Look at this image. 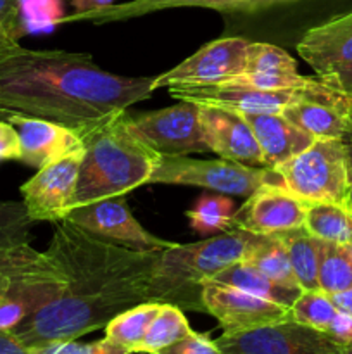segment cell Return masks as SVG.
I'll return each mask as SVG.
<instances>
[{"mask_svg":"<svg viewBox=\"0 0 352 354\" xmlns=\"http://www.w3.org/2000/svg\"><path fill=\"white\" fill-rule=\"evenodd\" d=\"M83 152L85 149L37 169V175L21 185L23 204L31 221L59 223L64 220L78 182Z\"/></svg>","mask_w":352,"mask_h":354,"instance_id":"obj_14","label":"cell"},{"mask_svg":"<svg viewBox=\"0 0 352 354\" xmlns=\"http://www.w3.org/2000/svg\"><path fill=\"white\" fill-rule=\"evenodd\" d=\"M148 183L164 185H190L214 190L216 194L248 197L259 187L275 183L282 185V178L271 168H255L244 162L213 159L199 161L188 156H161L157 168L152 173Z\"/></svg>","mask_w":352,"mask_h":354,"instance_id":"obj_7","label":"cell"},{"mask_svg":"<svg viewBox=\"0 0 352 354\" xmlns=\"http://www.w3.org/2000/svg\"><path fill=\"white\" fill-rule=\"evenodd\" d=\"M193 334L182 308L175 304H161L157 315L148 327L147 335L140 346V353L155 354L182 339Z\"/></svg>","mask_w":352,"mask_h":354,"instance_id":"obj_29","label":"cell"},{"mask_svg":"<svg viewBox=\"0 0 352 354\" xmlns=\"http://www.w3.org/2000/svg\"><path fill=\"white\" fill-rule=\"evenodd\" d=\"M0 354H31L30 348L10 330H0Z\"/></svg>","mask_w":352,"mask_h":354,"instance_id":"obj_39","label":"cell"},{"mask_svg":"<svg viewBox=\"0 0 352 354\" xmlns=\"http://www.w3.org/2000/svg\"><path fill=\"white\" fill-rule=\"evenodd\" d=\"M351 95H352V92H351Z\"/></svg>","mask_w":352,"mask_h":354,"instance_id":"obj_48","label":"cell"},{"mask_svg":"<svg viewBox=\"0 0 352 354\" xmlns=\"http://www.w3.org/2000/svg\"><path fill=\"white\" fill-rule=\"evenodd\" d=\"M342 140H344L345 144V149H347V158H349V180H351V194H352V123L351 127H349L347 133L342 137Z\"/></svg>","mask_w":352,"mask_h":354,"instance_id":"obj_43","label":"cell"},{"mask_svg":"<svg viewBox=\"0 0 352 354\" xmlns=\"http://www.w3.org/2000/svg\"><path fill=\"white\" fill-rule=\"evenodd\" d=\"M304 201L290 194L283 185L268 183L247 197L235 211L233 228L257 235H280L304 227Z\"/></svg>","mask_w":352,"mask_h":354,"instance_id":"obj_16","label":"cell"},{"mask_svg":"<svg viewBox=\"0 0 352 354\" xmlns=\"http://www.w3.org/2000/svg\"><path fill=\"white\" fill-rule=\"evenodd\" d=\"M244 261L286 289L302 290L293 273L289 252L278 235H259L245 252Z\"/></svg>","mask_w":352,"mask_h":354,"instance_id":"obj_23","label":"cell"},{"mask_svg":"<svg viewBox=\"0 0 352 354\" xmlns=\"http://www.w3.org/2000/svg\"><path fill=\"white\" fill-rule=\"evenodd\" d=\"M21 142L16 128L7 121H0V162L19 161Z\"/></svg>","mask_w":352,"mask_h":354,"instance_id":"obj_36","label":"cell"},{"mask_svg":"<svg viewBox=\"0 0 352 354\" xmlns=\"http://www.w3.org/2000/svg\"><path fill=\"white\" fill-rule=\"evenodd\" d=\"M23 16L19 0H0V57L19 47Z\"/></svg>","mask_w":352,"mask_h":354,"instance_id":"obj_33","label":"cell"},{"mask_svg":"<svg viewBox=\"0 0 352 354\" xmlns=\"http://www.w3.org/2000/svg\"><path fill=\"white\" fill-rule=\"evenodd\" d=\"M342 354H352V342L342 346Z\"/></svg>","mask_w":352,"mask_h":354,"instance_id":"obj_44","label":"cell"},{"mask_svg":"<svg viewBox=\"0 0 352 354\" xmlns=\"http://www.w3.org/2000/svg\"><path fill=\"white\" fill-rule=\"evenodd\" d=\"M304 228L320 241L351 245L352 207L347 204L331 203L307 204Z\"/></svg>","mask_w":352,"mask_h":354,"instance_id":"obj_24","label":"cell"},{"mask_svg":"<svg viewBox=\"0 0 352 354\" xmlns=\"http://www.w3.org/2000/svg\"><path fill=\"white\" fill-rule=\"evenodd\" d=\"M285 2H293V0H231L224 12H255V10Z\"/></svg>","mask_w":352,"mask_h":354,"instance_id":"obj_37","label":"cell"},{"mask_svg":"<svg viewBox=\"0 0 352 354\" xmlns=\"http://www.w3.org/2000/svg\"><path fill=\"white\" fill-rule=\"evenodd\" d=\"M224 354H342V342L292 318L216 339Z\"/></svg>","mask_w":352,"mask_h":354,"instance_id":"obj_9","label":"cell"},{"mask_svg":"<svg viewBox=\"0 0 352 354\" xmlns=\"http://www.w3.org/2000/svg\"><path fill=\"white\" fill-rule=\"evenodd\" d=\"M154 76H121L90 54L17 47L0 57V107L79 135L152 97Z\"/></svg>","mask_w":352,"mask_h":354,"instance_id":"obj_2","label":"cell"},{"mask_svg":"<svg viewBox=\"0 0 352 354\" xmlns=\"http://www.w3.org/2000/svg\"><path fill=\"white\" fill-rule=\"evenodd\" d=\"M282 185L306 204L351 201L347 149L342 138L314 140L306 151L275 166Z\"/></svg>","mask_w":352,"mask_h":354,"instance_id":"obj_6","label":"cell"},{"mask_svg":"<svg viewBox=\"0 0 352 354\" xmlns=\"http://www.w3.org/2000/svg\"><path fill=\"white\" fill-rule=\"evenodd\" d=\"M331 301L335 303V306L342 311V313L352 317V289L344 290V292H338L330 296Z\"/></svg>","mask_w":352,"mask_h":354,"instance_id":"obj_42","label":"cell"},{"mask_svg":"<svg viewBox=\"0 0 352 354\" xmlns=\"http://www.w3.org/2000/svg\"><path fill=\"white\" fill-rule=\"evenodd\" d=\"M347 249H349V254H351V258H352V244L347 245Z\"/></svg>","mask_w":352,"mask_h":354,"instance_id":"obj_46","label":"cell"},{"mask_svg":"<svg viewBox=\"0 0 352 354\" xmlns=\"http://www.w3.org/2000/svg\"><path fill=\"white\" fill-rule=\"evenodd\" d=\"M64 287V275L47 251L24 244L0 256V330L12 332L57 299Z\"/></svg>","mask_w":352,"mask_h":354,"instance_id":"obj_5","label":"cell"},{"mask_svg":"<svg viewBox=\"0 0 352 354\" xmlns=\"http://www.w3.org/2000/svg\"><path fill=\"white\" fill-rule=\"evenodd\" d=\"M114 0H72L75 12H88V10L104 9L107 6H113Z\"/></svg>","mask_w":352,"mask_h":354,"instance_id":"obj_41","label":"cell"},{"mask_svg":"<svg viewBox=\"0 0 352 354\" xmlns=\"http://www.w3.org/2000/svg\"><path fill=\"white\" fill-rule=\"evenodd\" d=\"M297 52L317 76L352 66V10L306 31Z\"/></svg>","mask_w":352,"mask_h":354,"instance_id":"obj_19","label":"cell"},{"mask_svg":"<svg viewBox=\"0 0 352 354\" xmlns=\"http://www.w3.org/2000/svg\"><path fill=\"white\" fill-rule=\"evenodd\" d=\"M328 334L331 337H335L337 341H340L342 344H347V342H352V317L345 313H338V317L335 318L333 325L328 330Z\"/></svg>","mask_w":352,"mask_h":354,"instance_id":"obj_38","label":"cell"},{"mask_svg":"<svg viewBox=\"0 0 352 354\" xmlns=\"http://www.w3.org/2000/svg\"><path fill=\"white\" fill-rule=\"evenodd\" d=\"M304 88L259 90L252 88V86L237 85V83L173 85L169 86V95L176 100H188L197 106L219 107V109L231 111V113L280 114L283 107L293 102Z\"/></svg>","mask_w":352,"mask_h":354,"instance_id":"obj_15","label":"cell"},{"mask_svg":"<svg viewBox=\"0 0 352 354\" xmlns=\"http://www.w3.org/2000/svg\"><path fill=\"white\" fill-rule=\"evenodd\" d=\"M211 282L237 287V289L245 290V292L266 297V299L285 304V306H292V303L297 299V296L302 292V290L286 289V287L273 282V280H269L268 277L262 275L259 270H255L254 266L248 265V263L245 261H238L235 263V265L228 266L223 272L217 273Z\"/></svg>","mask_w":352,"mask_h":354,"instance_id":"obj_26","label":"cell"},{"mask_svg":"<svg viewBox=\"0 0 352 354\" xmlns=\"http://www.w3.org/2000/svg\"><path fill=\"white\" fill-rule=\"evenodd\" d=\"M251 41L242 37L217 38L178 66L154 76L152 90L173 85H217L240 75Z\"/></svg>","mask_w":352,"mask_h":354,"instance_id":"obj_11","label":"cell"},{"mask_svg":"<svg viewBox=\"0 0 352 354\" xmlns=\"http://www.w3.org/2000/svg\"><path fill=\"white\" fill-rule=\"evenodd\" d=\"M316 78L297 73V62L283 48L251 41L240 75L224 83L252 86L259 90H286L309 86Z\"/></svg>","mask_w":352,"mask_h":354,"instance_id":"obj_20","label":"cell"},{"mask_svg":"<svg viewBox=\"0 0 352 354\" xmlns=\"http://www.w3.org/2000/svg\"><path fill=\"white\" fill-rule=\"evenodd\" d=\"M155 354H224L216 341L206 334H190L188 337L161 349Z\"/></svg>","mask_w":352,"mask_h":354,"instance_id":"obj_35","label":"cell"},{"mask_svg":"<svg viewBox=\"0 0 352 354\" xmlns=\"http://www.w3.org/2000/svg\"><path fill=\"white\" fill-rule=\"evenodd\" d=\"M79 137L85 152L68 211L109 197L126 196L147 185L161 159V154L135 137L128 127L126 111Z\"/></svg>","mask_w":352,"mask_h":354,"instance_id":"obj_3","label":"cell"},{"mask_svg":"<svg viewBox=\"0 0 352 354\" xmlns=\"http://www.w3.org/2000/svg\"><path fill=\"white\" fill-rule=\"evenodd\" d=\"M107 354H128V353L124 351V349H121V348H117V346H114V348L110 349V351L107 353Z\"/></svg>","mask_w":352,"mask_h":354,"instance_id":"obj_45","label":"cell"},{"mask_svg":"<svg viewBox=\"0 0 352 354\" xmlns=\"http://www.w3.org/2000/svg\"><path fill=\"white\" fill-rule=\"evenodd\" d=\"M231 0H130L123 3H113L104 9L88 10V12H72L71 16H62L61 23H92L109 24L116 21L133 19L157 10L175 9V7H206V9L224 12Z\"/></svg>","mask_w":352,"mask_h":354,"instance_id":"obj_22","label":"cell"},{"mask_svg":"<svg viewBox=\"0 0 352 354\" xmlns=\"http://www.w3.org/2000/svg\"><path fill=\"white\" fill-rule=\"evenodd\" d=\"M349 206L352 207V194H351V201H349Z\"/></svg>","mask_w":352,"mask_h":354,"instance_id":"obj_47","label":"cell"},{"mask_svg":"<svg viewBox=\"0 0 352 354\" xmlns=\"http://www.w3.org/2000/svg\"><path fill=\"white\" fill-rule=\"evenodd\" d=\"M247 121L262 154V166L275 168L293 156L306 151L314 142L313 137L290 123L282 114L237 113Z\"/></svg>","mask_w":352,"mask_h":354,"instance_id":"obj_21","label":"cell"},{"mask_svg":"<svg viewBox=\"0 0 352 354\" xmlns=\"http://www.w3.org/2000/svg\"><path fill=\"white\" fill-rule=\"evenodd\" d=\"M200 127L209 151L221 159L262 166V154L247 121L237 113L200 106Z\"/></svg>","mask_w":352,"mask_h":354,"instance_id":"obj_18","label":"cell"},{"mask_svg":"<svg viewBox=\"0 0 352 354\" xmlns=\"http://www.w3.org/2000/svg\"><path fill=\"white\" fill-rule=\"evenodd\" d=\"M64 220L78 225L83 230L124 248L140 251H164L175 242L155 237L145 230L128 207L124 196L109 197L68 211Z\"/></svg>","mask_w":352,"mask_h":354,"instance_id":"obj_12","label":"cell"},{"mask_svg":"<svg viewBox=\"0 0 352 354\" xmlns=\"http://www.w3.org/2000/svg\"><path fill=\"white\" fill-rule=\"evenodd\" d=\"M321 78H324L326 82H330L331 85L342 88L344 92H347V93L352 92V66L340 69V71H337V73H331V75L321 76Z\"/></svg>","mask_w":352,"mask_h":354,"instance_id":"obj_40","label":"cell"},{"mask_svg":"<svg viewBox=\"0 0 352 354\" xmlns=\"http://www.w3.org/2000/svg\"><path fill=\"white\" fill-rule=\"evenodd\" d=\"M252 232L233 230L213 235L195 244H176L161 251L148 283L150 303L175 304L183 311L204 313L202 290L219 272L238 261L257 239Z\"/></svg>","mask_w":352,"mask_h":354,"instance_id":"obj_4","label":"cell"},{"mask_svg":"<svg viewBox=\"0 0 352 354\" xmlns=\"http://www.w3.org/2000/svg\"><path fill=\"white\" fill-rule=\"evenodd\" d=\"M159 308L161 303H141L123 311L104 327V337L128 354L140 353L141 342Z\"/></svg>","mask_w":352,"mask_h":354,"instance_id":"obj_27","label":"cell"},{"mask_svg":"<svg viewBox=\"0 0 352 354\" xmlns=\"http://www.w3.org/2000/svg\"><path fill=\"white\" fill-rule=\"evenodd\" d=\"M338 313L340 310L335 306L331 297L323 290H302L290 306V315H292L293 322L326 332V334Z\"/></svg>","mask_w":352,"mask_h":354,"instance_id":"obj_31","label":"cell"},{"mask_svg":"<svg viewBox=\"0 0 352 354\" xmlns=\"http://www.w3.org/2000/svg\"><path fill=\"white\" fill-rule=\"evenodd\" d=\"M280 114L314 140L342 138L352 123V95L317 76Z\"/></svg>","mask_w":352,"mask_h":354,"instance_id":"obj_10","label":"cell"},{"mask_svg":"<svg viewBox=\"0 0 352 354\" xmlns=\"http://www.w3.org/2000/svg\"><path fill=\"white\" fill-rule=\"evenodd\" d=\"M116 344L107 341L106 337L100 341L81 344L78 341H64V342H50V344L33 346L30 348L31 354H107Z\"/></svg>","mask_w":352,"mask_h":354,"instance_id":"obj_34","label":"cell"},{"mask_svg":"<svg viewBox=\"0 0 352 354\" xmlns=\"http://www.w3.org/2000/svg\"><path fill=\"white\" fill-rule=\"evenodd\" d=\"M317 283L328 296L352 289V258L347 245L321 242Z\"/></svg>","mask_w":352,"mask_h":354,"instance_id":"obj_30","label":"cell"},{"mask_svg":"<svg viewBox=\"0 0 352 354\" xmlns=\"http://www.w3.org/2000/svg\"><path fill=\"white\" fill-rule=\"evenodd\" d=\"M280 241L289 252L293 273L302 290H320L317 283V270H320L321 242L311 235L306 228L285 232L278 235Z\"/></svg>","mask_w":352,"mask_h":354,"instance_id":"obj_25","label":"cell"},{"mask_svg":"<svg viewBox=\"0 0 352 354\" xmlns=\"http://www.w3.org/2000/svg\"><path fill=\"white\" fill-rule=\"evenodd\" d=\"M66 279L61 296L14 328L28 348L78 341L114 317L148 299V283L161 251L124 248L59 221L47 248Z\"/></svg>","mask_w":352,"mask_h":354,"instance_id":"obj_1","label":"cell"},{"mask_svg":"<svg viewBox=\"0 0 352 354\" xmlns=\"http://www.w3.org/2000/svg\"><path fill=\"white\" fill-rule=\"evenodd\" d=\"M0 121L12 124L19 135V162L37 169L85 149L78 131L43 118L28 116L0 107Z\"/></svg>","mask_w":352,"mask_h":354,"instance_id":"obj_17","label":"cell"},{"mask_svg":"<svg viewBox=\"0 0 352 354\" xmlns=\"http://www.w3.org/2000/svg\"><path fill=\"white\" fill-rule=\"evenodd\" d=\"M31 223L23 203L0 199V256L30 244Z\"/></svg>","mask_w":352,"mask_h":354,"instance_id":"obj_32","label":"cell"},{"mask_svg":"<svg viewBox=\"0 0 352 354\" xmlns=\"http://www.w3.org/2000/svg\"><path fill=\"white\" fill-rule=\"evenodd\" d=\"M235 211L237 209L233 201L221 194H214V196L199 197L192 209L186 211V216L190 220V227L197 234L202 237H213L233 230Z\"/></svg>","mask_w":352,"mask_h":354,"instance_id":"obj_28","label":"cell"},{"mask_svg":"<svg viewBox=\"0 0 352 354\" xmlns=\"http://www.w3.org/2000/svg\"><path fill=\"white\" fill-rule=\"evenodd\" d=\"M128 127L135 137L161 156L209 152L200 127V106L188 100L150 113L128 114Z\"/></svg>","mask_w":352,"mask_h":354,"instance_id":"obj_8","label":"cell"},{"mask_svg":"<svg viewBox=\"0 0 352 354\" xmlns=\"http://www.w3.org/2000/svg\"><path fill=\"white\" fill-rule=\"evenodd\" d=\"M202 303L206 313L219 322L223 334L254 330L292 318L290 306L224 283H206Z\"/></svg>","mask_w":352,"mask_h":354,"instance_id":"obj_13","label":"cell"}]
</instances>
